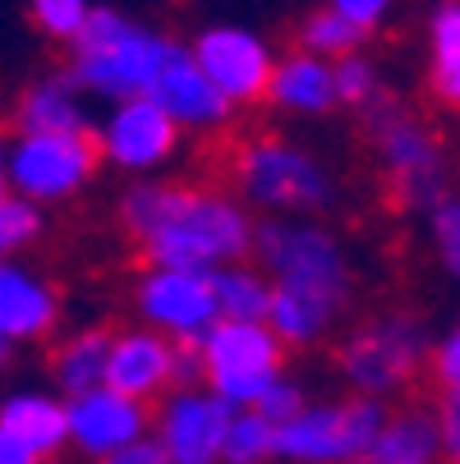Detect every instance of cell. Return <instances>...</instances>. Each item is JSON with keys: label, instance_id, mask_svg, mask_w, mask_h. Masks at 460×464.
I'll return each mask as SVG.
<instances>
[{"label": "cell", "instance_id": "cell-30", "mask_svg": "<svg viewBox=\"0 0 460 464\" xmlns=\"http://www.w3.org/2000/svg\"><path fill=\"white\" fill-rule=\"evenodd\" d=\"M88 10H93V0H28V24H33L46 42L70 46L74 33L83 28Z\"/></svg>", "mask_w": 460, "mask_h": 464}, {"label": "cell", "instance_id": "cell-9", "mask_svg": "<svg viewBox=\"0 0 460 464\" xmlns=\"http://www.w3.org/2000/svg\"><path fill=\"white\" fill-rule=\"evenodd\" d=\"M382 419L387 405L364 395L308 401L299 414L277 423V464H364Z\"/></svg>", "mask_w": 460, "mask_h": 464}, {"label": "cell", "instance_id": "cell-37", "mask_svg": "<svg viewBox=\"0 0 460 464\" xmlns=\"http://www.w3.org/2000/svg\"><path fill=\"white\" fill-rule=\"evenodd\" d=\"M10 354H15V350H10L5 341H0V368H5V363H10Z\"/></svg>", "mask_w": 460, "mask_h": 464}, {"label": "cell", "instance_id": "cell-31", "mask_svg": "<svg viewBox=\"0 0 460 464\" xmlns=\"http://www.w3.org/2000/svg\"><path fill=\"white\" fill-rule=\"evenodd\" d=\"M424 372L433 377V386H437L442 395H460V331H455V326H446L442 336L428 341Z\"/></svg>", "mask_w": 460, "mask_h": 464}, {"label": "cell", "instance_id": "cell-2", "mask_svg": "<svg viewBox=\"0 0 460 464\" xmlns=\"http://www.w3.org/2000/svg\"><path fill=\"white\" fill-rule=\"evenodd\" d=\"M115 221L139 244L148 267L217 272L226 262L249 257L258 217L230 188L148 175V179H129L120 188Z\"/></svg>", "mask_w": 460, "mask_h": 464}, {"label": "cell", "instance_id": "cell-22", "mask_svg": "<svg viewBox=\"0 0 460 464\" xmlns=\"http://www.w3.org/2000/svg\"><path fill=\"white\" fill-rule=\"evenodd\" d=\"M424 83L437 106H460V0H433L424 14Z\"/></svg>", "mask_w": 460, "mask_h": 464}, {"label": "cell", "instance_id": "cell-36", "mask_svg": "<svg viewBox=\"0 0 460 464\" xmlns=\"http://www.w3.org/2000/svg\"><path fill=\"white\" fill-rule=\"evenodd\" d=\"M0 464H37V459H33V455L5 432V428H0Z\"/></svg>", "mask_w": 460, "mask_h": 464}, {"label": "cell", "instance_id": "cell-25", "mask_svg": "<svg viewBox=\"0 0 460 464\" xmlns=\"http://www.w3.org/2000/svg\"><path fill=\"white\" fill-rule=\"evenodd\" d=\"M332 92H337V111H355L359 120H368L391 97L387 92V79L377 70V60L364 55V51L332 60Z\"/></svg>", "mask_w": 460, "mask_h": 464}, {"label": "cell", "instance_id": "cell-11", "mask_svg": "<svg viewBox=\"0 0 460 464\" xmlns=\"http://www.w3.org/2000/svg\"><path fill=\"white\" fill-rule=\"evenodd\" d=\"M189 60L203 70V79L235 106H262L268 92L272 64H277V46L249 24H208L184 42Z\"/></svg>", "mask_w": 460, "mask_h": 464}, {"label": "cell", "instance_id": "cell-1", "mask_svg": "<svg viewBox=\"0 0 460 464\" xmlns=\"http://www.w3.org/2000/svg\"><path fill=\"white\" fill-rule=\"evenodd\" d=\"M272 281L268 331L286 350H318L355 299V262L322 217H258L253 248Z\"/></svg>", "mask_w": 460, "mask_h": 464}, {"label": "cell", "instance_id": "cell-8", "mask_svg": "<svg viewBox=\"0 0 460 464\" xmlns=\"http://www.w3.org/2000/svg\"><path fill=\"white\" fill-rule=\"evenodd\" d=\"M193 345H199V368H203L199 386H208L230 410H253V401L286 372L290 359V350L268 331V322L217 317Z\"/></svg>", "mask_w": 460, "mask_h": 464}, {"label": "cell", "instance_id": "cell-29", "mask_svg": "<svg viewBox=\"0 0 460 464\" xmlns=\"http://www.w3.org/2000/svg\"><path fill=\"white\" fill-rule=\"evenodd\" d=\"M424 230H428V244L442 262V272L455 276L460 272V198L455 193L437 198V203L424 212Z\"/></svg>", "mask_w": 460, "mask_h": 464}, {"label": "cell", "instance_id": "cell-23", "mask_svg": "<svg viewBox=\"0 0 460 464\" xmlns=\"http://www.w3.org/2000/svg\"><path fill=\"white\" fill-rule=\"evenodd\" d=\"M106 350H111V326L64 331L51 350V391L60 401H70L79 391L106 386Z\"/></svg>", "mask_w": 460, "mask_h": 464}, {"label": "cell", "instance_id": "cell-10", "mask_svg": "<svg viewBox=\"0 0 460 464\" xmlns=\"http://www.w3.org/2000/svg\"><path fill=\"white\" fill-rule=\"evenodd\" d=\"M93 143L102 166L120 170L124 179H148L180 157L184 134L152 97H129L106 106V115L93 124Z\"/></svg>", "mask_w": 460, "mask_h": 464}, {"label": "cell", "instance_id": "cell-7", "mask_svg": "<svg viewBox=\"0 0 460 464\" xmlns=\"http://www.w3.org/2000/svg\"><path fill=\"white\" fill-rule=\"evenodd\" d=\"M102 175V157L93 143V129L83 134H10L0 184L19 193L33 208H64L79 193L93 188Z\"/></svg>", "mask_w": 460, "mask_h": 464}, {"label": "cell", "instance_id": "cell-35", "mask_svg": "<svg viewBox=\"0 0 460 464\" xmlns=\"http://www.w3.org/2000/svg\"><path fill=\"white\" fill-rule=\"evenodd\" d=\"M203 368H199V345L193 341H175L171 350V386H199Z\"/></svg>", "mask_w": 460, "mask_h": 464}, {"label": "cell", "instance_id": "cell-24", "mask_svg": "<svg viewBox=\"0 0 460 464\" xmlns=\"http://www.w3.org/2000/svg\"><path fill=\"white\" fill-rule=\"evenodd\" d=\"M212 276V299L221 322H268L272 308V281L253 257L226 262V267L208 272Z\"/></svg>", "mask_w": 460, "mask_h": 464}, {"label": "cell", "instance_id": "cell-20", "mask_svg": "<svg viewBox=\"0 0 460 464\" xmlns=\"http://www.w3.org/2000/svg\"><path fill=\"white\" fill-rule=\"evenodd\" d=\"M83 129H93L88 97L64 70L33 79L15 97V134H83Z\"/></svg>", "mask_w": 460, "mask_h": 464}, {"label": "cell", "instance_id": "cell-5", "mask_svg": "<svg viewBox=\"0 0 460 464\" xmlns=\"http://www.w3.org/2000/svg\"><path fill=\"white\" fill-rule=\"evenodd\" d=\"M428 341H433V331L424 326L419 313L391 308V313L364 317L337 345V377L350 395L387 405L424 377Z\"/></svg>", "mask_w": 460, "mask_h": 464}, {"label": "cell", "instance_id": "cell-26", "mask_svg": "<svg viewBox=\"0 0 460 464\" xmlns=\"http://www.w3.org/2000/svg\"><path fill=\"white\" fill-rule=\"evenodd\" d=\"M364 42H368L364 28H355L350 19H341L337 10H327V5L308 10V14L295 24V51H308V55H318V60H327V64L341 60V55L364 51Z\"/></svg>", "mask_w": 460, "mask_h": 464}, {"label": "cell", "instance_id": "cell-18", "mask_svg": "<svg viewBox=\"0 0 460 464\" xmlns=\"http://www.w3.org/2000/svg\"><path fill=\"white\" fill-rule=\"evenodd\" d=\"M262 106H272L286 120H327L337 111V92H332V64L308 55V51H277L268 92Z\"/></svg>", "mask_w": 460, "mask_h": 464}, {"label": "cell", "instance_id": "cell-4", "mask_svg": "<svg viewBox=\"0 0 460 464\" xmlns=\"http://www.w3.org/2000/svg\"><path fill=\"white\" fill-rule=\"evenodd\" d=\"M230 193L258 217H327L341 184L313 148L286 134H253L230 152Z\"/></svg>", "mask_w": 460, "mask_h": 464}, {"label": "cell", "instance_id": "cell-27", "mask_svg": "<svg viewBox=\"0 0 460 464\" xmlns=\"http://www.w3.org/2000/svg\"><path fill=\"white\" fill-rule=\"evenodd\" d=\"M221 464H277V428L258 410H230Z\"/></svg>", "mask_w": 460, "mask_h": 464}, {"label": "cell", "instance_id": "cell-34", "mask_svg": "<svg viewBox=\"0 0 460 464\" xmlns=\"http://www.w3.org/2000/svg\"><path fill=\"white\" fill-rule=\"evenodd\" d=\"M433 419H437V437H442L446 464H455V455H460V395H442V401L433 405Z\"/></svg>", "mask_w": 460, "mask_h": 464}, {"label": "cell", "instance_id": "cell-33", "mask_svg": "<svg viewBox=\"0 0 460 464\" xmlns=\"http://www.w3.org/2000/svg\"><path fill=\"white\" fill-rule=\"evenodd\" d=\"M327 10H337L341 19H350L355 28H364V33H377L391 14H396V5L401 0H322Z\"/></svg>", "mask_w": 460, "mask_h": 464}, {"label": "cell", "instance_id": "cell-38", "mask_svg": "<svg viewBox=\"0 0 460 464\" xmlns=\"http://www.w3.org/2000/svg\"><path fill=\"white\" fill-rule=\"evenodd\" d=\"M5 139H10V134H5V129H0V166H5Z\"/></svg>", "mask_w": 460, "mask_h": 464}, {"label": "cell", "instance_id": "cell-16", "mask_svg": "<svg viewBox=\"0 0 460 464\" xmlns=\"http://www.w3.org/2000/svg\"><path fill=\"white\" fill-rule=\"evenodd\" d=\"M64 322L60 285L24 257L0 262V341L10 350L51 341Z\"/></svg>", "mask_w": 460, "mask_h": 464}, {"label": "cell", "instance_id": "cell-28", "mask_svg": "<svg viewBox=\"0 0 460 464\" xmlns=\"http://www.w3.org/2000/svg\"><path fill=\"white\" fill-rule=\"evenodd\" d=\"M46 230V212L24 203L19 193H10L5 184H0V262L19 257L24 248H33Z\"/></svg>", "mask_w": 460, "mask_h": 464}, {"label": "cell", "instance_id": "cell-13", "mask_svg": "<svg viewBox=\"0 0 460 464\" xmlns=\"http://www.w3.org/2000/svg\"><path fill=\"white\" fill-rule=\"evenodd\" d=\"M139 326L157 331L166 341H199L217 322L212 276L208 272H180V267H143L129 290Z\"/></svg>", "mask_w": 460, "mask_h": 464}, {"label": "cell", "instance_id": "cell-17", "mask_svg": "<svg viewBox=\"0 0 460 464\" xmlns=\"http://www.w3.org/2000/svg\"><path fill=\"white\" fill-rule=\"evenodd\" d=\"M171 350L175 341L157 336L148 326H120L111 331V350H106V386L129 395V401H161L171 391Z\"/></svg>", "mask_w": 460, "mask_h": 464}, {"label": "cell", "instance_id": "cell-14", "mask_svg": "<svg viewBox=\"0 0 460 464\" xmlns=\"http://www.w3.org/2000/svg\"><path fill=\"white\" fill-rule=\"evenodd\" d=\"M148 423H152V405L129 401L111 386H93L64 401V437H70V450L83 455L88 464H102L129 441H143Z\"/></svg>", "mask_w": 460, "mask_h": 464}, {"label": "cell", "instance_id": "cell-21", "mask_svg": "<svg viewBox=\"0 0 460 464\" xmlns=\"http://www.w3.org/2000/svg\"><path fill=\"white\" fill-rule=\"evenodd\" d=\"M364 464H446L433 405H401V410L387 405V419H382Z\"/></svg>", "mask_w": 460, "mask_h": 464}, {"label": "cell", "instance_id": "cell-19", "mask_svg": "<svg viewBox=\"0 0 460 464\" xmlns=\"http://www.w3.org/2000/svg\"><path fill=\"white\" fill-rule=\"evenodd\" d=\"M0 428L37 464H51L70 450V437H64V401L46 386H15L0 395Z\"/></svg>", "mask_w": 460, "mask_h": 464}, {"label": "cell", "instance_id": "cell-12", "mask_svg": "<svg viewBox=\"0 0 460 464\" xmlns=\"http://www.w3.org/2000/svg\"><path fill=\"white\" fill-rule=\"evenodd\" d=\"M230 423V405L208 386H171L152 401L148 437L157 441L166 464H221V437Z\"/></svg>", "mask_w": 460, "mask_h": 464}, {"label": "cell", "instance_id": "cell-15", "mask_svg": "<svg viewBox=\"0 0 460 464\" xmlns=\"http://www.w3.org/2000/svg\"><path fill=\"white\" fill-rule=\"evenodd\" d=\"M148 97L175 120V129H180L184 139H217V134H226V129L235 124V115H240L203 79L199 64L189 60L184 42L171 46V55H166V64H161V74H157V83H152Z\"/></svg>", "mask_w": 460, "mask_h": 464}, {"label": "cell", "instance_id": "cell-3", "mask_svg": "<svg viewBox=\"0 0 460 464\" xmlns=\"http://www.w3.org/2000/svg\"><path fill=\"white\" fill-rule=\"evenodd\" d=\"M171 46L175 37H166L161 28L124 14L115 5H93L83 28L70 42V70L64 74L79 83L83 97H102L106 106L148 97Z\"/></svg>", "mask_w": 460, "mask_h": 464}, {"label": "cell", "instance_id": "cell-32", "mask_svg": "<svg viewBox=\"0 0 460 464\" xmlns=\"http://www.w3.org/2000/svg\"><path fill=\"white\" fill-rule=\"evenodd\" d=\"M304 405H308V386H304L299 377H290V372H281V377H277V382H272V386L253 401V410H258L262 419H268L272 428H277V423H286L290 414H299Z\"/></svg>", "mask_w": 460, "mask_h": 464}, {"label": "cell", "instance_id": "cell-6", "mask_svg": "<svg viewBox=\"0 0 460 464\" xmlns=\"http://www.w3.org/2000/svg\"><path fill=\"white\" fill-rule=\"evenodd\" d=\"M373 129V157L387 184V198L396 212H428L437 198L451 193V166H446V139L442 129L406 111L396 97H387L368 120Z\"/></svg>", "mask_w": 460, "mask_h": 464}]
</instances>
